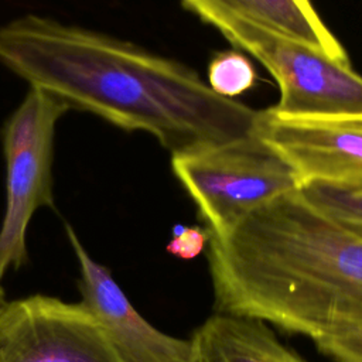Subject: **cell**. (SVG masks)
Here are the masks:
<instances>
[{
	"mask_svg": "<svg viewBox=\"0 0 362 362\" xmlns=\"http://www.w3.org/2000/svg\"><path fill=\"white\" fill-rule=\"evenodd\" d=\"M173 173L212 236H222L273 199L296 191V170L256 133L171 156Z\"/></svg>",
	"mask_w": 362,
	"mask_h": 362,
	"instance_id": "cell-3",
	"label": "cell"
},
{
	"mask_svg": "<svg viewBox=\"0 0 362 362\" xmlns=\"http://www.w3.org/2000/svg\"><path fill=\"white\" fill-rule=\"evenodd\" d=\"M256 134L307 182L362 184V113L291 117L259 110Z\"/></svg>",
	"mask_w": 362,
	"mask_h": 362,
	"instance_id": "cell-7",
	"label": "cell"
},
{
	"mask_svg": "<svg viewBox=\"0 0 362 362\" xmlns=\"http://www.w3.org/2000/svg\"><path fill=\"white\" fill-rule=\"evenodd\" d=\"M69 107L30 88L1 129L6 158V212L0 228V279L27 262L25 233L40 206L54 208L52 157L55 126Z\"/></svg>",
	"mask_w": 362,
	"mask_h": 362,
	"instance_id": "cell-5",
	"label": "cell"
},
{
	"mask_svg": "<svg viewBox=\"0 0 362 362\" xmlns=\"http://www.w3.org/2000/svg\"><path fill=\"white\" fill-rule=\"evenodd\" d=\"M208 264L218 313L314 342L362 331V236L300 188L209 235Z\"/></svg>",
	"mask_w": 362,
	"mask_h": 362,
	"instance_id": "cell-2",
	"label": "cell"
},
{
	"mask_svg": "<svg viewBox=\"0 0 362 362\" xmlns=\"http://www.w3.org/2000/svg\"><path fill=\"white\" fill-rule=\"evenodd\" d=\"M68 240L79 264L81 304L100 324L123 362H192L191 339L168 335L151 325L129 301L110 270L95 262L71 225Z\"/></svg>",
	"mask_w": 362,
	"mask_h": 362,
	"instance_id": "cell-8",
	"label": "cell"
},
{
	"mask_svg": "<svg viewBox=\"0 0 362 362\" xmlns=\"http://www.w3.org/2000/svg\"><path fill=\"white\" fill-rule=\"evenodd\" d=\"M6 301V293H4V288L1 286V279H0V305Z\"/></svg>",
	"mask_w": 362,
	"mask_h": 362,
	"instance_id": "cell-15",
	"label": "cell"
},
{
	"mask_svg": "<svg viewBox=\"0 0 362 362\" xmlns=\"http://www.w3.org/2000/svg\"><path fill=\"white\" fill-rule=\"evenodd\" d=\"M256 71L250 59L238 51L218 52L208 66L209 88L225 98L235 99L255 86Z\"/></svg>",
	"mask_w": 362,
	"mask_h": 362,
	"instance_id": "cell-12",
	"label": "cell"
},
{
	"mask_svg": "<svg viewBox=\"0 0 362 362\" xmlns=\"http://www.w3.org/2000/svg\"><path fill=\"white\" fill-rule=\"evenodd\" d=\"M301 194L315 206L362 236V184L307 182Z\"/></svg>",
	"mask_w": 362,
	"mask_h": 362,
	"instance_id": "cell-11",
	"label": "cell"
},
{
	"mask_svg": "<svg viewBox=\"0 0 362 362\" xmlns=\"http://www.w3.org/2000/svg\"><path fill=\"white\" fill-rule=\"evenodd\" d=\"M208 239V230L199 226L175 225L173 229V238L165 249L168 253L182 260H191L205 249Z\"/></svg>",
	"mask_w": 362,
	"mask_h": 362,
	"instance_id": "cell-13",
	"label": "cell"
},
{
	"mask_svg": "<svg viewBox=\"0 0 362 362\" xmlns=\"http://www.w3.org/2000/svg\"><path fill=\"white\" fill-rule=\"evenodd\" d=\"M195 14L223 11L294 38L327 57L349 62L346 51L322 21L311 0H182Z\"/></svg>",
	"mask_w": 362,
	"mask_h": 362,
	"instance_id": "cell-10",
	"label": "cell"
},
{
	"mask_svg": "<svg viewBox=\"0 0 362 362\" xmlns=\"http://www.w3.org/2000/svg\"><path fill=\"white\" fill-rule=\"evenodd\" d=\"M0 362H123L81 303L34 294L0 305Z\"/></svg>",
	"mask_w": 362,
	"mask_h": 362,
	"instance_id": "cell-6",
	"label": "cell"
},
{
	"mask_svg": "<svg viewBox=\"0 0 362 362\" xmlns=\"http://www.w3.org/2000/svg\"><path fill=\"white\" fill-rule=\"evenodd\" d=\"M315 345L324 355L337 362H362V331L320 339Z\"/></svg>",
	"mask_w": 362,
	"mask_h": 362,
	"instance_id": "cell-14",
	"label": "cell"
},
{
	"mask_svg": "<svg viewBox=\"0 0 362 362\" xmlns=\"http://www.w3.org/2000/svg\"><path fill=\"white\" fill-rule=\"evenodd\" d=\"M0 64L69 109L153 134L171 156L256 133L259 110L215 93L188 66L52 18L1 25Z\"/></svg>",
	"mask_w": 362,
	"mask_h": 362,
	"instance_id": "cell-1",
	"label": "cell"
},
{
	"mask_svg": "<svg viewBox=\"0 0 362 362\" xmlns=\"http://www.w3.org/2000/svg\"><path fill=\"white\" fill-rule=\"evenodd\" d=\"M191 339L192 362H305L260 320L218 313Z\"/></svg>",
	"mask_w": 362,
	"mask_h": 362,
	"instance_id": "cell-9",
	"label": "cell"
},
{
	"mask_svg": "<svg viewBox=\"0 0 362 362\" xmlns=\"http://www.w3.org/2000/svg\"><path fill=\"white\" fill-rule=\"evenodd\" d=\"M197 16L255 57L280 89L273 113L291 117L362 113V76L342 62L245 18L202 10Z\"/></svg>",
	"mask_w": 362,
	"mask_h": 362,
	"instance_id": "cell-4",
	"label": "cell"
}]
</instances>
